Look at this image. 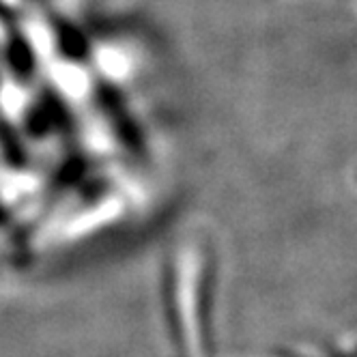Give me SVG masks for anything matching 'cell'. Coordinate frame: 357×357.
Segmentation results:
<instances>
[{"label":"cell","mask_w":357,"mask_h":357,"mask_svg":"<svg viewBox=\"0 0 357 357\" xmlns=\"http://www.w3.org/2000/svg\"><path fill=\"white\" fill-rule=\"evenodd\" d=\"M213 280L215 259L209 239L196 231L176 239L168 254L166 297L174 338L185 357H207Z\"/></svg>","instance_id":"cell-1"}]
</instances>
